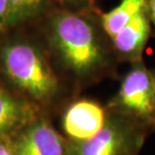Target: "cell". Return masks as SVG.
Returning a JSON list of instances; mask_svg holds the SVG:
<instances>
[{"label":"cell","mask_w":155,"mask_h":155,"mask_svg":"<svg viewBox=\"0 0 155 155\" xmlns=\"http://www.w3.org/2000/svg\"><path fill=\"white\" fill-rule=\"evenodd\" d=\"M9 21V5L8 0H0V28L8 25Z\"/></svg>","instance_id":"cell-11"},{"label":"cell","mask_w":155,"mask_h":155,"mask_svg":"<svg viewBox=\"0 0 155 155\" xmlns=\"http://www.w3.org/2000/svg\"><path fill=\"white\" fill-rule=\"evenodd\" d=\"M149 7H145L110 39L118 61L130 64L142 61L144 48L151 32Z\"/></svg>","instance_id":"cell-7"},{"label":"cell","mask_w":155,"mask_h":155,"mask_svg":"<svg viewBox=\"0 0 155 155\" xmlns=\"http://www.w3.org/2000/svg\"><path fill=\"white\" fill-rule=\"evenodd\" d=\"M118 91L106 105L109 112L132 118L153 131L155 117V73L143 61L131 64Z\"/></svg>","instance_id":"cell-4"},{"label":"cell","mask_w":155,"mask_h":155,"mask_svg":"<svg viewBox=\"0 0 155 155\" xmlns=\"http://www.w3.org/2000/svg\"><path fill=\"white\" fill-rule=\"evenodd\" d=\"M35 110L0 90V137L26 121L36 119Z\"/></svg>","instance_id":"cell-9"},{"label":"cell","mask_w":155,"mask_h":155,"mask_svg":"<svg viewBox=\"0 0 155 155\" xmlns=\"http://www.w3.org/2000/svg\"><path fill=\"white\" fill-rule=\"evenodd\" d=\"M49 35L66 69L82 81H95L115 73L118 60L106 33L78 12L61 10L52 15Z\"/></svg>","instance_id":"cell-1"},{"label":"cell","mask_w":155,"mask_h":155,"mask_svg":"<svg viewBox=\"0 0 155 155\" xmlns=\"http://www.w3.org/2000/svg\"><path fill=\"white\" fill-rule=\"evenodd\" d=\"M108 117L106 106L81 99L73 102L63 116V129L68 140L81 142L92 138L102 129Z\"/></svg>","instance_id":"cell-6"},{"label":"cell","mask_w":155,"mask_h":155,"mask_svg":"<svg viewBox=\"0 0 155 155\" xmlns=\"http://www.w3.org/2000/svg\"><path fill=\"white\" fill-rule=\"evenodd\" d=\"M147 6L148 0H121L113 9L100 15V25L111 39Z\"/></svg>","instance_id":"cell-8"},{"label":"cell","mask_w":155,"mask_h":155,"mask_svg":"<svg viewBox=\"0 0 155 155\" xmlns=\"http://www.w3.org/2000/svg\"><path fill=\"white\" fill-rule=\"evenodd\" d=\"M152 127H153V131H155V117H154V120H153V124H152Z\"/></svg>","instance_id":"cell-15"},{"label":"cell","mask_w":155,"mask_h":155,"mask_svg":"<svg viewBox=\"0 0 155 155\" xmlns=\"http://www.w3.org/2000/svg\"><path fill=\"white\" fill-rule=\"evenodd\" d=\"M0 155H17L14 145L0 140Z\"/></svg>","instance_id":"cell-12"},{"label":"cell","mask_w":155,"mask_h":155,"mask_svg":"<svg viewBox=\"0 0 155 155\" xmlns=\"http://www.w3.org/2000/svg\"><path fill=\"white\" fill-rule=\"evenodd\" d=\"M151 132L145 124L108 111L97 134L85 141H70L71 155H138Z\"/></svg>","instance_id":"cell-3"},{"label":"cell","mask_w":155,"mask_h":155,"mask_svg":"<svg viewBox=\"0 0 155 155\" xmlns=\"http://www.w3.org/2000/svg\"><path fill=\"white\" fill-rule=\"evenodd\" d=\"M17 155H71V142L45 118H36L15 143Z\"/></svg>","instance_id":"cell-5"},{"label":"cell","mask_w":155,"mask_h":155,"mask_svg":"<svg viewBox=\"0 0 155 155\" xmlns=\"http://www.w3.org/2000/svg\"><path fill=\"white\" fill-rule=\"evenodd\" d=\"M148 7H149L151 21L155 27V0H148Z\"/></svg>","instance_id":"cell-14"},{"label":"cell","mask_w":155,"mask_h":155,"mask_svg":"<svg viewBox=\"0 0 155 155\" xmlns=\"http://www.w3.org/2000/svg\"><path fill=\"white\" fill-rule=\"evenodd\" d=\"M154 73H155V72H154Z\"/></svg>","instance_id":"cell-16"},{"label":"cell","mask_w":155,"mask_h":155,"mask_svg":"<svg viewBox=\"0 0 155 155\" xmlns=\"http://www.w3.org/2000/svg\"><path fill=\"white\" fill-rule=\"evenodd\" d=\"M45 1V0H8V24H14L33 17L41 9Z\"/></svg>","instance_id":"cell-10"},{"label":"cell","mask_w":155,"mask_h":155,"mask_svg":"<svg viewBox=\"0 0 155 155\" xmlns=\"http://www.w3.org/2000/svg\"><path fill=\"white\" fill-rule=\"evenodd\" d=\"M2 61L9 78L33 100L42 104L54 101L60 92V81L42 52L29 43L5 46Z\"/></svg>","instance_id":"cell-2"},{"label":"cell","mask_w":155,"mask_h":155,"mask_svg":"<svg viewBox=\"0 0 155 155\" xmlns=\"http://www.w3.org/2000/svg\"><path fill=\"white\" fill-rule=\"evenodd\" d=\"M61 2L70 6L75 7H85V6H91L93 0H61Z\"/></svg>","instance_id":"cell-13"}]
</instances>
